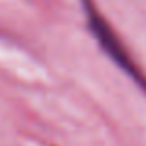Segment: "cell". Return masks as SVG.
Listing matches in <instances>:
<instances>
[{"instance_id": "cell-1", "label": "cell", "mask_w": 146, "mask_h": 146, "mask_svg": "<svg viewBox=\"0 0 146 146\" xmlns=\"http://www.w3.org/2000/svg\"><path fill=\"white\" fill-rule=\"evenodd\" d=\"M83 9H85V17H87V26H89L93 37L96 39V43L100 44V48L104 50V54L120 70H124L139 87H143L146 93V78L143 76L141 68L135 65L133 57L128 54V50L124 48V44L118 39V35L113 32L109 22L104 19V15L94 7V4L91 0H83Z\"/></svg>"}]
</instances>
